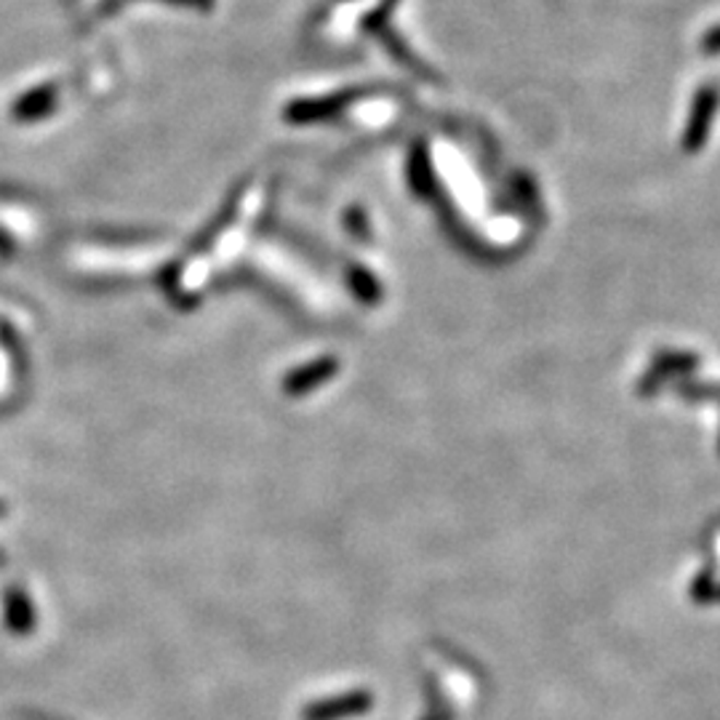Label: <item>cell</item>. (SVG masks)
Returning a JSON list of instances; mask_svg holds the SVG:
<instances>
[{"label": "cell", "instance_id": "cell-2", "mask_svg": "<svg viewBox=\"0 0 720 720\" xmlns=\"http://www.w3.org/2000/svg\"><path fill=\"white\" fill-rule=\"evenodd\" d=\"M3 614L5 627L16 635H27L35 630V606L22 587H9L3 592Z\"/></svg>", "mask_w": 720, "mask_h": 720}, {"label": "cell", "instance_id": "cell-1", "mask_svg": "<svg viewBox=\"0 0 720 720\" xmlns=\"http://www.w3.org/2000/svg\"><path fill=\"white\" fill-rule=\"evenodd\" d=\"M374 707L371 694L355 688V692L337 694V697H326L320 701H312L302 710V720H347L366 716Z\"/></svg>", "mask_w": 720, "mask_h": 720}, {"label": "cell", "instance_id": "cell-3", "mask_svg": "<svg viewBox=\"0 0 720 720\" xmlns=\"http://www.w3.org/2000/svg\"><path fill=\"white\" fill-rule=\"evenodd\" d=\"M3 512H5V507H3V505H0V516H3Z\"/></svg>", "mask_w": 720, "mask_h": 720}]
</instances>
